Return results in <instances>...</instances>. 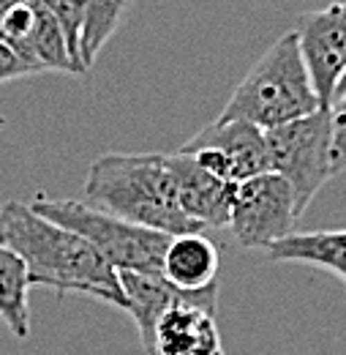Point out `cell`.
Here are the masks:
<instances>
[{
  "mask_svg": "<svg viewBox=\"0 0 346 355\" xmlns=\"http://www.w3.org/2000/svg\"><path fill=\"white\" fill-rule=\"evenodd\" d=\"M221 257L216 243L205 232L172 235L161 273L180 290H210L216 287Z\"/></svg>",
  "mask_w": 346,
  "mask_h": 355,
  "instance_id": "12",
  "label": "cell"
},
{
  "mask_svg": "<svg viewBox=\"0 0 346 355\" xmlns=\"http://www.w3.org/2000/svg\"><path fill=\"white\" fill-rule=\"evenodd\" d=\"M85 197L90 205L107 214H115L147 230H158L164 235L205 230L183 214L167 153L98 156L87 170Z\"/></svg>",
  "mask_w": 346,
  "mask_h": 355,
  "instance_id": "2",
  "label": "cell"
},
{
  "mask_svg": "<svg viewBox=\"0 0 346 355\" xmlns=\"http://www.w3.org/2000/svg\"><path fill=\"white\" fill-rule=\"evenodd\" d=\"M221 353V334L216 314L177 304L156 325L153 355H216Z\"/></svg>",
  "mask_w": 346,
  "mask_h": 355,
  "instance_id": "11",
  "label": "cell"
},
{
  "mask_svg": "<svg viewBox=\"0 0 346 355\" xmlns=\"http://www.w3.org/2000/svg\"><path fill=\"white\" fill-rule=\"evenodd\" d=\"M264 252L270 263H308L336 273L346 284V230L292 232Z\"/></svg>",
  "mask_w": 346,
  "mask_h": 355,
  "instance_id": "13",
  "label": "cell"
},
{
  "mask_svg": "<svg viewBox=\"0 0 346 355\" xmlns=\"http://www.w3.org/2000/svg\"><path fill=\"white\" fill-rule=\"evenodd\" d=\"M295 33L316 98L322 107H330L346 77V3L303 14Z\"/></svg>",
  "mask_w": 346,
  "mask_h": 355,
  "instance_id": "7",
  "label": "cell"
},
{
  "mask_svg": "<svg viewBox=\"0 0 346 355\" xmlns=\"http://www.w3.org/2000/svg\"><path fill=\"white\" fill-rule=\"evenodd\" d=\"M30 74H36V71L6 42H0V85L11 83V80H19V77H30Z\"/></svg>",
  "mask_w": 346,
  "mask_h": 355,
  "instance_id": "18",
  "label": "cell"
},
{
  "mask_svg": "<svg viewBox=\"0 0 346 355\" xmlns=\"http://www.w3.org/2000/svg\"><path fill=\"white\" fill-rule=\"evenodd\" d=\"M30 287L33 284L22 257L0 243V320L22 342L30 336Z\"/></svg>",
  "mask_w": 346,
  "mask_h": 355,
  "instance_id": "14",
  "label": "cell"
},
{
  "mask_svg": "<svg viewBox=\"0 0 346 355\" xmlns=\"http://www.w3.org/2000/svg\"><path fill=\"white\" fill-rule=\"evenodd\" d=\"M298 219L292 186L278 173H262L235 186L229 230L240 246L267 249L292 235Z\"/></svg>",
  "mask_w": 346,
  "mask_h": 355,
  "instance_id": "6",
  "label": "cell"
},
{
  "mask_svg": "<svg viewBox=\"0 0 346 355\" xmlns=\"http://www.w3.org/2000/svg\"><path fill=\"white\" fill-rule=\"evenodd\" d=\"M170 167H172L174 183H177V200H180L183 214L210 230L229 227L232 197H235L237 183L205 173L194 162V156H188L183 150L170 156Z\"/></svg>",
  "mask_w": 346,
  "mask_h": 355,
  "instance_id": "9",
  "label": "cell"
},
{
  "mask_svg": "<svg viewBox=\"0 0 346 355\" xmlns=\"http://www.w3.org/2000/svg\"><path fill=\"white\" fill-rule=\"evenodd\" d=\"M82 6H85V0H82Z\"/></svg>",
  "mask_w": 346,
  "mask_h": 355,
  "instance_id": "21",
  "label": "cell"
},
{
  "mask_svg": "<svg viewBox=\"0 0 346 355\" xmlns=\"http://www.w3.org/2000/svg\"><path fill=\"white\" fill-rule=\"evenodd\" d=\"M0 243L22 257L30 284L57 293H80L126 309L120 273L82 235L44 219L28 202L8 200L0 208Z\"/></svg>",
  "mask_w": 346,
  "mask_h": 355,
  "instance_id": "1",
  "label": "cell"
},
{
  "mask_svg": "<svg viewBox=\"0 0 346 355\" xmlns=\"http://www.w3.org/2000/svg\"><path fill=\"white\" fill-rule=\"evenodd\" d=\"M131 6H134V0H85L82 36H80V60H82L85 74L93 69L95 58L101 55L107 42L123 25Z\"/></svg>",
  "mask_w": 346,
  "mask_h": 355,
  "instance_id": "15",
  "label": "cell"
},
{
  "mask_svg": "<svg viewBox=\"0 0 346 355\" xmlns=\"http://www.w3.org/2000/svg\"><path fill=\"white\" fill-rule=\"evenodd\" d=\"M120 273V287L126 293V311L131 314L142 347L147 355H153V339H156V325L167 311L177 304H191L199 309L216 314L218 287L210 290H180L164 273H142V270H118Z\"/></svg>",
  "mask_w": 346,
  "mask_h": 355,
  "instance_id": "8",
  "label": "cell"
},
{
  "mask_svg": "<svg viewBox=\"0 0 346 355\" xmlns=\"http://www.w3.org/2000/svg\"><path fill=\"white\" fill-rule=\"evenodd\" d=\"M191 148H216L226 156L232 167V180H248L262 173H273V159L267 148L264 129L248 121H213L194 134L180 150Z\"/></svg>",
  "mask_w": 346,
  "mask_h": 355,
  "instance_id": "10",
  "label": "cell"
},
{
  "mask_svg": "<svg viewBox=\"0 0 346 355\" xmlns=\"http://www.w3.org/2000/svg\"><path fill=\"white\" fill-rule=\"evenodd\" d=\"M30 205L44 219L82 235L115 270L161 273V268H164V254H167L172 235L131 224L115 214H107V211L90 205V202H82V200L39 197Z\"/></svg>",
  "mask_w": 346,
  "mask_h": 355,
  "instance_id": "4",
  "label": "cell"
},
{
  "mask_svg": "<svg viewBox=\"0 0 346 355\" xmlns=\"http://www.w3.org/2000/svg\"><path fill=\"white\" fill-rule=\"evenodd\" d=\"M322 104L305 71L298 33L281 36L248 69L229 96L218 121H248L260 129H275L295 118L316 112Z\"/></svg>",
  "mask_w": 346,
  "mask_h": 355,
  "instance_id": "3",
  "label": "cell"
},
{
  "mask_svg": "<svg viewBox=\"0 0 346 355\" xmlns=\"http://www.w3.org/2000/svg\"><path fill=\"white\" fill-rule=\"evenodd\" d=\"M14 3H19V0H0V22H3V17L8 14V8H11Z\"/></svg>",
  "mask_w": 346,
  "mask_h": 355,
  "instance_id": "19",
  "label": "cell"
},
{
  "mask_svg": "<svg viewBox=\"0 0 346 355\" xmlns=\"http://www.w3.org/2000/svg\"><path fill=\"white\" fill-rule=\"evenodd\" d=\"M267 148L273 173L286 178L295 194L298 216L313 202L319 189L333 178V137H330V107L267 129Z\"/></svg>",
  "mask_w": 346,
  "mask_h": 355,
  "instance_id": "5",
  "label": "cell"
},
{
  "mask_svg": "<svg viewBox=\"0 0 346 355\" xmlns=\"http://www.w3.org/2000/svg\"><path fill=\"white\" fill-rule=\"evenodd\" d=\"M330 137H333V175L346 170V88L330 104Z\"/></svg>",
  "mask_w": 346,
  "mask_h": 355,
  "instance_id": "17",
  "label": "cell"
},
{
  "mask_svg": "<svg viewBox=\"0 0 346 355\" xmlns=\"http://www.w3.org/2000/svg\"><path fill=\"white\" fill-rule=\"evenodd\" d=\"M216 355H224V350H221V353H216Z\"/></svg>",
  "mask_w": 346,
  "mask_h": 355,
  "instance_id": "20",
  "label": "cell"
},
{
  "mask_svg": "<svg viewBox=\"0 0 346 355\" xmlns=\"http://www.w3.org/2000/svg\"><path fill=\"white\" fill-rule=\"evenodd\" d=\"M39 3L60 22L66 42H69V52L82 69V60H80V36H82V14H85L82 0H39ZM82 74H85V69H82Z\"/></svg>",
  "mask_w": 346,
  "mask_h": 355,
  "instance_id": "16",
  "label": "cell"
}]
</instances>
